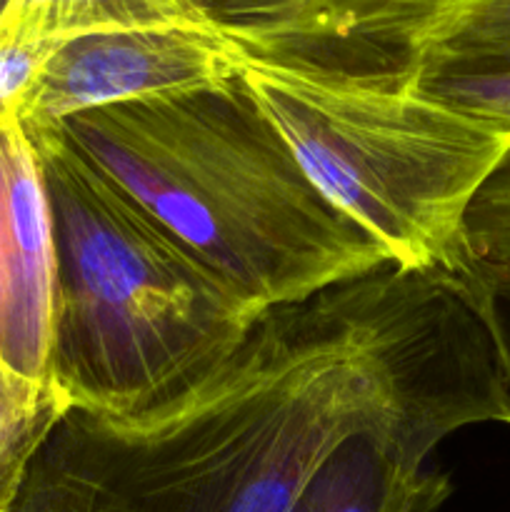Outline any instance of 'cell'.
I'll list each match as a JSON object with an SVG mask.
<instances>
[{"mask_svg":"<svg viewBox=\"0 0 510 512\" xmlns=\"http://www.w3.org/2000/svg\"><path fill=\"white\" fill-rule=\"evenodd\" d=\"M430 430H378L345 440L310 478L290 512H435L453 483L425 458Z\"/></svg>","mask_w":510,"mask_h":512,"instance_id":"obj_8","label":"cell"},{"mask_svg":"<svg viewBox=\"0 0 510 512\" xmlns=\"http://www.w3.org/2000/svg\"><path fill=\"white\" fill-rule=\"evenodd\" d=\"M448 275L493 343L505 405L503 423L510 425V265L465 255L463 263Z\"/></svg>","mask_w":510,"mask_h":512,"instance_id":"obj_12","label":"cell"},{"mask_svg":"<svg viewBox=\"0 0 510 512\" xmlns=\"http://www.w3.org/2000/svg\"><path fill=\"white\" fill-rule=\"evenodd\" d=\"M468 255L510 265V150L475 193L463 223Z\"/></svg>","mask_w":510,"mask_h":512,"instance_id":"obj_13","label":"cell"},{"mask_svg":"<svg viewBox=\"0 0 510 512\" xmlns=\"http://www.w3.org/2000/svg\"><path fill=\"white\" fill-rule=\"evenodd\" d=\"M485 43H510V0H463L435 28L425 50Z\"/></svg>","mask_w":510,"mask_h":512,"instance_id":"obj_14","label":"cell"},{"mask_svg":"<svg viewBox=\"0 0 510 512\" xmlns=\"http://www.w3.org/2000/svg\"><path fill=\"white\" fill-rule=\"evenodd\" d=\"M243 58L203 25H160L78 35L58 43L15 113L23 130L160 95L218 88L240 75Z\"/></svg>","mask_w":510,"mask_h":512,"instance_id":"obj_6","label":"cell"},{"mask_svg":"<svg viewBox=\"0 0 510 512\" xmlns=\"http://www.w3.org/2000/svg\"><path fill=\"white\" fill-rule=\"evenodd\" d=\"M503 418L493 343L450 275L390 263L265 310L148 408H70L8 512H290L355 435Z\"/></svg>","mask_w":510,"mask_h":512,"instance_id":"obj_1","label":"cell"},{"mask_svg":"<svg viewBox=\"0 0 510 512\" xmlns=\"http://www.w3.org/2000/svg\"><path fill=\"white\" fill-rule=\"evenodd\" d=\"M68 410L53 383L0 363V512L10 510L35 453Z\"/></svg>","mask_w":510,"mask_h":512,"instance_id":"obj_11","label":"cell"},{"mask_svg":"<svg viewBox=\"0 0 510 512\" xmlns=\"http://www.w3.org/2000/svg\"><path fill=\"white\" fill-rule=\"evenodd\" d=\"M25 135L53 225L48 380L70 408L135 413L228 358L258 313L58 128Z\"/></svg>","mask_w":510,"mask_h":512,"instance_id":"obj_3","label":"cell"},{"mask_svg":"<svg viewBox=\"0 0 510 512\" xmlns=\"http://www.w3.org/2000/svg\"><path fill=\"white\" fill-rule=\"evenodd\" d=\"M55 128L258 315L390 265L313 188L240 75Z\"/></svg>","mask_w":510,"mask_h":512,"instance_id":"obj_2","label":"cell"},{"mask_svg":"<svg viewBox=\"0 0 510 512\" xmlns=\"http://www.w3.org/2000/svg\"><path fill=\"white\" fill-rule=\"evenodd\" d=\"M240 78L313 188L395 268L453 273L465 213L510 150V125L408 83H358L243 60Z\"/></svg>","mask_w":510,"mask_h":512,"instance_id":"obj_4","label":"cell"},{"mask_svg":"<svg viewBox=\"0 0 510 512\" xmlns=\"http://www.w3.org/2000/svg\"><path fill=\"white\" fill-rule=\"evenodd\" d=\"M160 25L203 23L180 0H0V33L45 43Z\"/></svg>","mask_w":510,"mask_h":512,"instance_id":"obj_9","label":"cell"},{"mask_svg":"<svg viewBox=\"0 0 510 512\" xmlns=\"http://www.w3.org/2000/svg\"><path fill=\"white\" fill-rule=\"evenodd\" d=\"M410 85L450 108L510 125V43L428 48Z\"/></svg>","mask_w":510,"mask_h":512,"instance_id":"obj_10","label":"cell"},{"mask_svg":"<svg viewBox=\"0 0 510 512\" xmlns=\"http://www.w3.org/2000/svg\"><path fill=\"white\" fill-rule=\"evenodd\" d=\"M250 63L358 83H408L463 0H180Z\"/></svg>","mask_w":510,"mask_h":512,"instance_id":"obj_5","label":"cell"},{"mask_svg":"<svg viewBox=\"0 0 510 512\" xmlns=\"http://www.w3.org/2000/svg\"><path fill=\"white\" fill-rule=\"evenodd\" d=\"M58 43L0 33V118L18 113L20 100Z\"/></svg>","mask_w":510,"mask_h":512,"instance_id":"obj_15","label":"cell"},{"mask_svg":"<svg viewBox=\"0 0 510 512\" xmlns=\"http://www.w3.org/2000/svg\"><path fill=\"white\" fill-rule=\"evenodd\" d=\"M55 253L38 153L15 115L0 118V363L48 380Z\"/></svg>","mask_w":510,"mask_h":512,"instance_id":"obj_7","label":"cell"}]
</instances>
